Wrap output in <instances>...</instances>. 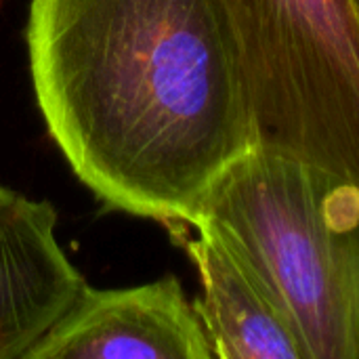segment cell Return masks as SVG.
Masks as SVG:
<instances>
[{
  "label": "cell",
  "mask_w": 359,
  "mask_h": 359,
  "mask_svg": "<svg viewBox=\"0 0 359 359\" xmlns=\"http://www.w3.org/2000/svg\"><path fill=\"white\" fill-rule=\"evenodd\" d=\"M27 53L48 133L111 208L191 225L255 149L219 0H32Z\"/></svg>",
  "instance_id": "6da1fadb"
},
{
  "label": "cell",
  "mask_w": 359,
  "mask_h": 359,
  "mask_svg": "<svg viewBox=\"0 0 359 359\" xmlns=\"http://www.w3.org/2000/svg\"><path fill=\"white\" fill-rule=\"evenodd\" d=\"M208 223L261 271L309 359H359V187L303 160L250 149L208 191Z\"/></svg>",
  "instance_id": "7a4b0ae2"
},
{
  "label": "cell",
  "mask_w": 359,
  "mask_h": 359,
  "mask_svg": "<svg viewBox=\"0 0 359 359\" xmlns=\"http://www.w3.org/2000/svg\"><path fill=\"white\" fill-rule=\"evenodd\" d=\"M257 149L359 187V0H219Z\"/></svg>",
  "instance_id": "3957f363"
},
{
  "label": "cell",
  "mask_w": 359,
  "mask_h": 359,
  "mask_svg": "<svg viewBox=\"0 0 359 359\" xmlns=\"http://www.w3.org/2000/svg\"><path fill=\"white\" fill-rule=\"evenodd\" d=\"M210 359V339L177 278L120 288L86 286L25 359Z\"/></svg>",
  "instance_id": "277c9868"
},
{
  "label": "cell",
  "mask_w": 359,
  "mask_h": 359,
  "mask_svg": "<svg viewBox=\"0 0 359 359\" xmlns=\"http://www.w3.org/2000/svg\"><path fill=\"white\" fill-rule=\"evenodd\" d=\"M55 229L48 202L0 185V359H25L88 286Z\"/></svg>",
  "instance_id": "5b68a950"
},
{
  "label": "cell",
  "mask_w": 359,
  "mask_h": 359,
  "mask_svg": "<svg viewBox=\"0 0 359 359\" xmlns=\"http://www.w3.org/2000/svg\"><path fill=\"white\" fill-rule=\"evenodd\" d=\"M185 248L198 267L202 299L194 303L221 359H309L278 294L252 261L208 223Z\"/></svg>",
  "instance_id": "8992f818"
}]
</instances>
